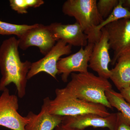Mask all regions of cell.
Wrapping results in <instances>:
<instances>
[{"instance_id": "obj_12", "label": "cell", "mask_w": 130, "mask_h": 130, "mask_svg": "<svg viewBox=\"0 0 130 130\" xmlns=\"http://www.w3.org/2000/svg\"><path fill=\"white\" fill-rule=\"evenodd\" d=\"M48 26L56 42L61 40L72 46L81 47L86 46L88 43L87 36L76 22L68 24L54 23Z\"/></svg>"}, {"instance_id": "obj_15", "label": "cell", "mask_w": 130, "mask_h": 130, "mask_svg": "<svg viewBox=\"0 0 130 130\" xmlns=\"http://www.w3.org/2000/svg\"><path fill=\"white\" fill-rule=\"evenodd\" d=\"M107 100L113 108H115L130 124V104L123 98L120 93L112 89L106 92Z\"/></svg>"}, {"instance_id": "obj_11", "label": "cell", "mask_w": 130, "mask_h": 130, "mask_svg": "<svg viewBox=\"0 0 130 130\" xmlns=\"http://www.w3.org/2000/svg\"><path fill=\"white\" fill-rule=\"evenodd\" d=\"M116 119L117 113H111L107 117L88 113L75 116H64L61 124L67 127L79 130H84L89 127L107 128L109 130H115Z\"/></svg>"}, {"instance_id": "obj_6", "label": "cell", "mask_w": 130, "mask_h": 130, "mask_svg": "<svg viewBox=\"0 0 130 130\" xmlns=\"http://www.w3.org/2000/svg\"><path fill=\"white\" fill-rule=\"evenodd\" d=\"M104 28L108 35L110 48L113 51L111 63L114 65L121 55L130 53V19L113 21Z\"/></svg>"}, {"instance_id": "obj_10", "label": "cell", "mask_w": 130, "mask_h": 130, "mask_svg": "<svg viewBox=\"0 0 130 130\" xmlns=\"http://www.w3.org/2000/svg\"><path fill=\"white\" fill-rule=\"evenodd\" d=\"M101 30V36L100 40L94 44L89 67L97 73L99 76L108 79L111 74L108 66L112 61L109 52L110 47L106 30L104 27Z\"/></svg>"}, {"instance_id": "obj_17", "label": "cell", "mask_w": 130, "mask_h": 130, "mask_svg": "<svg viewBox=\"0 0 130 130\" xmlns=\"http://www.w3.org/2000/svg\"><path fill=\"white\" fill-rule=\"evenodd\" d=\"M124 19H130V11L123 7L122 0H119L118 4L114 8L111 13L96 27V30L101 31V29L108 24Z\"/></svg>"}, {"instance_id": "obj_9", "label": "cell", "mask_w": 130, "mask_h": 130, "mask_svg": "<svg viewBox=\"0 0 130 130\" xmlns=\"http://www.w3.org/2000/svg\"><path fill=\"white\" fill-rule=\"evenodd\" d=\"M19 48L25 50L31 46L37 47L42 54L45 56L56 43L48 25L36 24L19 38Z\"/></svg>"}, {"instance_id": "obj_7", "label": "cell", "mask_w": 130, "mask_h": 130, "mask_svg": "<svg viewBox=\"0 0 130 130\" xmlns=\"http://www.w3.org/2000/svg\"><path fill=\"white\" fill-rule=\"evenodd\" d=\"M72 46L64 42L59 40L51 50L43 58L31 63L27 75L28 80L40 73L44 72L56 78L58 74L57 65L60 57L70 54L72 52Z\"/></svg>"}, {"instance_id": "obj_22", "label": "cell", "mask_w": 130, "mask_h": 130, "mask_svg": "<svg viewBox=\"0 0 130 130\" xmlns=\"http://www.w3.org/2000/svg\"><path fill=\"white\" fill-rule=\"evenodd\" d=\"M54 130H79L74 128H69L61 124L55 128Z\"/></svg>"}, {"instance_id": "obj_14", "label": "cell", "mask_w": 130, "mask_h": 130, "mask_svg": "<svg viewBox=\"0 0 130 130\" xmlns=\"http://www.w3.org/2000/svg\"><path fill=\"white\" fill-rule=\"evenodd\" d=\"M110 71L109 78L120 91L130 86V53L120 56L115 67Z\"/></svg>"}, {"instance_id": "obj_8", "label": "cell", "mask_w": 130, "mask_h": 130, "mask_svg": "<svg viewBox=\"0 0 130 130\" xmlns=\"http://www.w3.org/2000/svg\"><path fill=\"white\" fill-rule=\"evenodd\" d=\"M94 44L88 43L85 48L81 47L76 53L60 59L57 63V68L58 74H61L63 82H67L68 77L73 72H88L89 61Z\"/></svg>"}, {"instance_id": "obj_16", "label": "cell", "mask_w": 130, "mask_h": 130, "mask_svg": "<svg viewBox=\"0 0 130 130\" xmlns=\"http://www.w3.org/2000/svg\"><path fill=\"white\" fill-rule=\"evenodd\" d=\"M35 25L15 24L0 20V35H14L20 38Z\"/></svg>"}, {"instance_id": "obj_23", "label": "cell", "mask_w": 130, "mask_h": 130, "mask_svg": "<svg viewBox=\"0 0 130 130\" xmlns=\"http://www.w3.org/2000/svg\"><path fill=\"white\" fill-rule=\"evenodd\" d=\"M122 5L130 11V0H122Z\"/></svg>"}, {"instance_id": "obj_5", "label": "cell", "mask_w": 130, "mask_h": 130, "mask_svg": "<svg viewBox=\"0 0 130 130\" xmlns=\"http://www.w3.org/2000/svg\"><path fill=\"white\" fill-rule=\"evenodd\" d=\"M2 91L0 95V126L12 130H25L29 119L18 112V96L10 94L7 88Z\"/></svg>"}, {"instance_id": "obj_21", "label": "cell", "mask_w": 130, "mask_h": 130, "mask_svg": "<svg viewBox=\"0 0 130 130\" xmlns=\"http://www.w3.org/2000/svg\"><path fill=\"white\" fill-rule=\"evenodd\" d=\"M120 91L123 98L130 104V86Z\"/></svg>"}, {"instance_id": "obj_13", "label": "cell", "mask_w": 130, "mask_h": 130, "mask_svg": "<svg viewBox=\"0 0 130 130\" xmlns=\"http://www.w3.org/2000/svg\"><path fill=\"white\" fill-rule=\"evenodd\" d=\"M49 98H44L41 109L38 114L29 112L27 117L29 121L26 125L25 130H54L62 123L64 116L50 113L48 109Z\"/></svg>"}, {"instance_id": "obj_1", "label": "cell", "mask_w": 130, "mask_h": 130, "mask_svg": "<svg viewBox=\"0 0 130 130\" xmlns=\"http://www.w3.org/2000/svg\"><path fill=\"white\" fill-rule=\"evenodd\" d=\"M19 48L18 39L15 37L4 40L0 46V90L3 91L10 84H13L18 96L22 98L26 93L27 75L31 63L21 61Z\"/></svg>"}, {"instance_id": "obj_4", "label": "cell", "mask_w": 130, "mask_h": 130, "mask_svg": "<svg viewBox=\"0 0 130 130\" xmlns=\"http://www.w3.org/2000/svg\"><path fill=\"white\" fill-rule=\"evenodd\" d=\"M56 97L49 99L48 109L50 113L62 116H72L93 113L103 117L111 115L106 107L74 97L67 93L63 88L56 89Z\"/></svg>"}, {"instance_id": "obj_20", "label": "cell", "mask_w": 130, "mask_h": 130, "mask_svg": "<svg viewBox=\"0 0 130 130\" xmlns=\"http://www.w3.org/2000/svg\"><path fill=\"white\" fill-rule=\"evenodd\" d=\"M117 113V119L115 130H130V124L121 113Z\"/></svg>"}, {"instance_id": "obj_19", "label": "cell", "mask_w": 130, "mask_h": 130, "mask_svg": "<svg viewBox=\"0 0 130 130\" xmlns=\"http://www.w3.org/2000/svg\"><path fill=\"white\" fill-rule=\"evenodd\" d=\"M119 2V0H99L97 2L98 10L104 20L111 13Z\"/></svg>"}, {"instance_id": "obj_3", "label": "cell", "mask_w": 130, "mask_h": 130, "mask_svg": "<svg viewBox=\"0 0 130 130\" xmlns=\"http://www.w3.org/2000/svg\"><path fill=\"white\" fill-rule=\"evenodd\" d=\"M96 0H67L62 6L65 15L74 18L87 36L88 43L94 44L100 40L102 31L96 28L104 21L98 10Z\"/></svg>"}, {"instance_id": "obj_2", "label": "cell", "mask_w": 130, "mask_h": 130, "mask_svg": "<svg viewBox=\"0 0 130 130\" xmlns=\"http://www.w3.org/2000/svg\"><path fill=\"white\" fill-rule=\"evenodd\" d=\"M71 80L63 89L71 95L81 100L100 104L113 109L107 100L106 91L112 89L108 79L96 76L92 73H74Z\"/></svg>"}, {"instance_id": "obj_18", "label": "cell", "mask_w": 130, "mask_h": 130, "mask_svg": "<svg viewBox=\"0 0 130 130\" xmlns=\"http://www.w3.org/2000/svg\"><path fill=\"white\" fill-rule=\"evenodd\" d=\"M9 5L12 10L20 14H26L29 7H40L44 4L43 0H10Z\"/></svg>"}]
</instances>
